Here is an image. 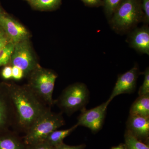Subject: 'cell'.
Wrapping results in <instances>:
<instances>
[{"label":"cell","instance_id":"ac0fdd59","mask_svg":"<svg viewBox=\"0 0 149 149\" xmlns=\"http://www.w3.org/2000/svg\"><path fill=\"white\" fill-rule=\"evenodd\" d=\"M15 45L13 42H10L0 48V67L6 65L10 61Z\"/></svg>","mask_w":149,"mask_h":149},{"label":"cell","instance_id":"9c48e42d","mask_svg":"<svg viewBox=\"0 0 149 149\" xmlns=\"http://www.w3.org/2000/svg\"><path fill=\"white\" fill-rule=\"evenodd\" d=\"M0 26L14 44L27 40L29 37V32L24 26L2 13H0Z\"/></svg>","mask_w":149,"mask_h":149},{"label":"cell","instance_id":"7a4b0ae2","mask_svg":"<svg viewBox=\"0 0 149 149\" xmlns=\"http://www.w3.org/2000/svg\"><path fill=\"white\" fill-rule=\"evenodd\" d=\"M143 18L141 0H122L111 17L110 24L115 32L125 33L143 21Z\"/></svg>","mask_w":149,"mask_h":149},{"label":"cell","instance_id":"44dd1931","mask_svg":"<svg viewBox=\"0 0 149 149\" xmlns=\"http://www.w3.org/2000/svg\"><path fill=\"white\" fill-rule=\"evenodd\" d=\"M141 6L143 13V22L148 25L149 23V0H141Z\"/></svg>","mask_w":149,"mask_h":149},{"label":"cell","instance_id":"ba28073f","mask_svg":"<svg viewBox=\"0 0 149 149\" xmlns=\"http://www.w3.org/2000/svg\"><path fill=\"white\" fill-rule=\"evenodd\" d=\"M139 67L136 64L130 70L118 75L111 95L108 100L111 101L116 96L123 94H131L136 91L139 74Z\"/></svg>","mask_w":149,"mask_h":149},{"label":"cell","instance_id":"7402d4cb","mask_svg":"<svg viewBox=\"0 0 149 149\" xmlns=\"http://www.w3.org/2000/svg\"><path fill=\"white\" fill-rule=\"evenodd\" d=\"M12 79L18 80H21L25 76L23 71L20 68L15 66H12Z\"/></svg>","mask_w":149,"mask_h":149},{"label":"cell","instance_id":"8992f818","mask_svg":"<svg viewBox=\"0 0 149 149\" xmlns=\"http://www.w3.org/2000/svg\"><path fill=\"white\" fill-rule=\"evenodd\" d=\"M27 40H22L15 45L11 58L12 66L20 68L24 75L30 73L37 67L31 46Z\"/></svg>","mask_w":149,"mask_h":149},{"label":"cell","instance_id":"83f0119b","mask_svg":"<svg viewBox=\"0 0 149 149\" xmlns=\"http://www.w3.org/2000/svg\"><path fill=\"white\" fill-rule=\"evenodd\" d=\"M111 149H127L125 146V144L120 143L117 146L112 147Z\"/></svg>","mask_w":149,"mask_h":149},{"label":"cell","instance_id":"f1b7e54d","mask_svg":"<svg viewBox=\"0 0 149 149\" xmlns=\"http://www.w3.org/2000/svg\"><path fill=\"white\" fill-rule=\"evenodd\" d=\"M0 13H1V9L0 8Z\"/></svg>","mask_w":149,"mask_h":149},{"label":"cell","instance_id":"e0dca14e","mask_svg":"<svg viewBox=\"0 0 149 149\" xmlns=\"http://www.w3.org/2000/svg\"><path fill=\"white\" fill-rule=\"evenodd\" d=\"M61 0H29L35 8L40 10H52L56 8Z\"/></svg>","mask_w":149,"mask_h":149},{"label":"cell","instance_id":"5b68a950","mask_svg":"<svg viewBox=\"0 0 149 149\" xmlns=\"http://www.w3.org/2000/svg\"><path fill=\"white\" fill-rule=\"evenodd\" d=\"M30 73L28 87L51 107L54 103L53 94L57 74L52 70L38 66Z\"/></svg>","mask_w":149,"mask_h":149},{"label":"cell","instance_id":"3957f363","mask_svg":"<svg viewBox=\"0 0 149 149\" xmlns=\"http://www.w3.org/2000/svg\"><path fill=\"white\" fill-rule=\"evenodd\" d=\"M65 124L62 113H57L49 109L35 120L25 132L24 143L33 146L46 141L53 131Z\"/></svg>","mask_w":149,"mask_h":149},{"label":"cell","instance_id":"277c9868","mask_svg":"<svg viewBox=\"0 0 149 149\" xmlns=\"http://www.w3.org/2000/svg\"><path fill=\"white\" fill-rule=\"evenodd\" d=\"M90 93L87 85L82 83L72 84L63 90L54 103L68 115L86 108Z\"/></svg>","mask_w":149,"mask_h":149},{"label":"cell","instance_id":"2e32d148","mask_svg":"<svg viewBox=\"0 0 149 149\" xmlns=\"http://www.w3.org/2000/svg\"><path fill=\"white\" fill-rule=\"evenodd\" d=\"M0 149H25L24 145L15 136L0 138Z\"/></svg>","mask_w":149,"mask_h":149},{"label":"cell","instance_id":"cb8c5ba5","mask_svg":"<svg viewBox=\"0 0 149 149\" xmlns=\"http://www.w3.org/2000/svg\"><path fill=\"white\" fill-rule=\"evenodd\" d=\"M28 149H56L55 147L52 146L46 142L36 144L33 146H29Z\"/></svg>","mask_w":149,"mask_h":149},{"label":"cell","instance_id":"ffe728a7","mask_svg":"<svg viewBox=\"0 0 149 149\" xmlns=\"http://www.w3.org/2000/svg\"><path fill=\"white\" fill-rule=\"evenodd\" d=\"M144 76L143 84L139 89V96L143 95L149 94V69L147 68L146 70L141 73Z\"/></svg>","mask_w":149,"mask_h":149},{"label":"cell","instance_id":"d4e9b609","mask_svg":"<svg viewBox=\"0 0 149 149\" xmlns=\"http://www.w3.org/2000/svg\"><path fill=\"white\" fill-rule=\"evenodd\" d=\"M2 76L6 80L12 79V67L6 66L3 68L1 72Z\"/></svg>","mask_w":149,"mask_h":149},{"label":"cell","instance_id":"603a6c76","mask_svg":"<svg viewBox=\"0 0 149 149\" xmlns=\"http://www.w3.org/2000/svg\"><path fill=\"white\" fill-rule=\"evenodd\" d=\"M10 42L11 41L0 26V48L2 47Z\"/></svg>","mask_w":149,"mask_h":149},{"label":"cell","instance_id":"5bb4252c","mask_svg":"<svg viewBox=\"0 0 149 149\" xmlns=\"http://www.w3.org/2000/svg\"><path fill=\"white\" fill-rule=\"evenodd\" d=\"M78 127L77 124L72 126L71 128L65 130H58L53 131L48 136L45 142L55 148H56L63 143V141L66 137L69 136Z\"/></svg>","mask_w":149,"mask_h":149},{"label":"cell","instance_id":"4316f807","mask_svg":"<svg viewBox=\"0 0 149 149\" xmlns=\"http://www.w3.org/2000/svg\"><path fill=\"white\" fill-rule=\"evenodd\" d=\"M86 146V145L84 144L78 146H71L66 145L63 143L58 146L56 147V149H85Z\"/></svg>","mask_w":149,"mask_h":149},{"label":"cell","instance_id":"30bf717a","mask_svg":"<svg viewBox=\"0 0 149 149\" xmlns=\"http://www.w3.org/2000/svg\"><path fill=\"white\" fill-rule=\"evenodd\" d=\"M126 129L139 140L149 144V117L130 115L126 123Z\"/></svg>","mask_w":149,"mask_h":149},{"label":"cell","instance_id":"d6986e66","mask_svg":"<svg viewBox=\"0 0 149 149\" xmlns=\"http://www.w3.org/2000/svg\"><path fill=\"white\" fill-rule=\"evenodd\" d=\"M104 11L108 17L111 18L116 9L122 0H102Z\"/></svg>","mask_w":149,"mask_h":149},{"label":"cell","instance_id":"6da1fadb","mask_svg":"<svg viewBox=\"0 0 149 149\" xmlns=\"http://www.w3.org/2000/svg\"><path fill=\"white\" fill-rule=\"evenodd\" d=\"M13 113V124L26 132L40 116L51 108L28 85L7 87Z\"/></svg>","mask_w":149,"mask_h":149},{"label":"cell","instance_id":"4fadbf2b","mask_svg":"<svg viewBox=\"0 0 149 149\" xmlns=\"http://www.w3.org/2000/svg\"><path fill=\"white\" fill-rule=\"evenodd\" d=\"M130 114L149 117V94L139 96L130 107Z\"/></svg>","mask_w":149,"mask_h":149},{"label":"cell","instance_id":"9a60e30c","mask_svg":"<svg viewBox=\"0 0 149 149\" xmlns=\"http://www.w3.org/2000/svg\"><path fill=\"white\" fill-rule=\"evenodd\" d=\"M124 140L127 149H149V144L140 141L127 130L124 134Z\"/></svg>","mask_w":149,"mask_h":149},{"label":"cell","instance_id":"484cf974","mask_svg":"<svg viewBox=\"0 0 149 149\" xmlns=\"http://www.w3.org/2000/svg\"><path fill=\"white\" fill-rule=\"evenodd\" d=\"M85 5L93 7L103 6L102 0H81Z\"/></svg>","mask_w":149,"mask_h":149},{"label":"cell","instance_id":"52a82bcc","mask_svg":"<svg viewBox=\"0 0 149 149\" xmlns=\"http://www.w3.org/2000/svg\"><path fill=\"white\" fill-rule=\"evenodd\" d=\"M111 102L107 100L101 104L90 109L81 111L76 124L89 128L96 133L101 130L106 115L108 106Z\"/></svg>","mask_w":149,"mask_h":149},{"label":"cell","instance_id":"7c38bea8","mask_svg":"<svg viewBox=\"0 0 149 149\" xmlns=\"http://www.w3.org/2000/svg\"><path fill=\"white\" fill-rule=\"evenodd\" d=\"M13 122V113L7 88L0 91V128Z\"/></svg>","mask_w":149,"mask_h":149},{"label":"cell","instance_id":"8fae6325","mask_svg":"<svg viewBox=\"0 0 149 149\" xmlns=\"http://www.w3.org/2000/svg\"><path fill=\"white\" fill-rule=\"evenodd\" d=\"M131 48L141 54L149 55V28L148 25L137 28L130 32L127 38Z\"/></svg>","mask_w":149,"mask_h":149}]
</instances>
